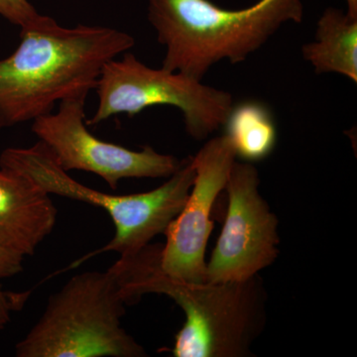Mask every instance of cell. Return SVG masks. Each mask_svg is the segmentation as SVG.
I'll use <instances>...</instances> for the list:
<instances>
[{"label": "cell", "mask_w": 357, "mask_h": 357, "mask_svg": "<svg viewBox=\"0 0 357 357\" xmlns=\"http://www.w3.org/2000/svg\"><path fill=\"white\" fill-rule=\"evenodd\" d=\"M126 306L109 270L73 276L49 298L41 318L15 345V356H147L122 328Z\"/></svg>", "instance_id": "obj_5"}, {"label": "cell", "mask_w": 357, "mask_h": 357, "mask_svg": "<svg viewBox=\"0 0 357 357\" xmlns=\"http://www.w3.org/2000/svg\"><path fill=\"white\" fill-rule=\"evenodd\" d=\"M303 57L317 75L340 74L357 83V17L328 7L317 24L314 41L305 44Z\"/></svg>", "instance_id": "obj_11"}, {"label": "cell", "mask_w": 357, "mask_h": 357, "mask_svg": "<svg viewBox=\"0 0 357 357\" xmlns=\"http://www.w3.org/2000/svg\"><path fill=\"white\" fill-rule=\"evenodd\" d=\"M95 89L98 105L86 126H96L114 115L132 117L148 107L168 105L181 110L185 131L198 141L222 128L234 105L227 91L181 73L152 69L132 53L105 64Z\"/></svg>", "instance_id": "obj_6"}, {"label": "cell", "mask_w": 357, "mask_h": 357, "mask_svg": "<svg viewBox=\"0 0 357 357\" xmlns=\"http://www.w3.org/2000/svg\"><path fill=\"white\" fill-rule=\"evenodd\" d=\"M236 157L257 162L273 152L277 141L274 117L266 105L255 100L234 105L225 123Z\"/></svg>", "instance_id": "obj_12"}, {"label": "cell", "mask_w": 357, "mask_h": 357, "mask_svg": "<svg viewBox=\"0 0 357 357\" xmlns=\"http://www.w3.org/2000/svg\"><path fill=\"white\" fill-rule=\"evenodd\" d=\"M257 169L234 162L225 190L229 206L222 234L206 263V281L243 282L279 255L278 218L259 192Z\"/></svg>", "instance_id": "obj_8"}, {"label": "cell", "mask_w": 357, "mask_h": 357, "mask_svg": "<svg viewBox=\"0 0 357 357\" xmlns=\"http://www.w3.org/2000/svg\"><path fill=\"white\" fill-rule=\"evenodd\" d=\"M22 255L0 245V279L9 278L23 270Z\"/></svg>", "instance_id": "obj_15"}, {"label": "cell", "mask_w": 357, "mask_h": 357, "mask_svg": "<svg viewBox=\"0 0 357 357\" xmlns=\"http://www.w3.org/2000/svg\"><path fill=\"white\" fill-rule=\"evenodd\" d=\"M26 299L27 294L7 292L0 283V331L3 330L10 321L11 312L20 310Z\"/></svg>", "instance_id": "obj_14"}, {"label": "cell", "mask_w": 357, "mask_h": 357, "mask_svg": "<svg viewBox=\"0 0 357 357\" xmlns=\"http://www.w3.org/2000/svg\"><path fill=\"white\" fill-rule=\"evenodd\" d=\"M236 154L229 136L208 140L192 157L195 178L187 201L167 227L161 266L173 278L206 282V251L213 229V204L225 190Z\"/></svg>", "instance_id": "obj_9"}, {"label": "cell", "mask_w": 357, "mask_h": 357, "mask_svg": "<svg viewBox=\"0 0 357 357\" xmlns=\"http://www.w3.org/2000/svg\"><path fill=\"white\" fill-rule=\"evenodd\" d=\"M148 20L166 54L162 68L203 81L223 60L243 62L286 23H300L303 0H258L225 9L210 0H147Z\"/></svg>", "instance_id": "obj_3"}, {"label": "cell", "mask_w": 357, "mask_h": 357, "mask_svg": "<svg viewBox=\"0 0 357 357\" xmlns=\"http://www.w3.org/2000/svg\"><path fill=\"white\" fill-rule=\"evenodd\" d=\"M0 168L22 174L49 195L93 204L109 213L115 227L114 238L102 248L79 258L75 267L100 253L114 251L121 256L131 255L164 234L184 206L195 178L189 157L153 191L124 196L107 194L70 177L41 141L31 147L7 148L0 154Z\"/></svg>", "instance_id": "obj_4"}, {"label": "cell", "mask_w": 357, "mask_h": 357, "mask_svg": "<svg viewBox=\"0 0 357 357\" xmlns=\"http://www.w3.org/2000/svg\"><path fill=\"white\" fill-rule=\"evenodd\" d=\"M57 215L48 192L22 174L0 168V245L23 257L34 255Z\"/></svg>", "instance_id": "obj_10"}, {"label": "cell", "mask_w": 357, "mask_h": 357, "mask_svg": "<svg viewBox=\"0 0 357 357\" xmlns=\"http://www.w3.org/2000/svg\"><path fill=\"white\" fill-rule=\"evenodd\" d=\"M0 15L20 30L38 24L44 17L28 0H0Z\"/></svg>", "instance_id": "obj_13"}, {"label": "cell", "mask_w": 357, "mask_h": 357, "mask_svg": "<svg viewBox=\"0 0 357 357\" xmlns=\"http://www.w3.org/2000/svg\"><path fill=\"white\" fill-rule=\"evenodd\" d=\"M162 245L148 243L109 268L124 304H137L150 293L175 301L185 316L175 337V357L252 356L253 342L266 324L267 294L259 276L217 283L178 280L162 269Z\"/></svg>", "instance_id": "obj_1"}, {"label": "cell", "mask_w": 357, "mask_h": 357, "mask_svg": "<svg viewBox=\"0 0 357 357\" xmlns=\"http://www.w3.org/2000/svg\"><path fill=\"white\" fill-rule=\"evenodd\" d=\"M347 2V13L352 17H357V0H345Z\"/></svg>", "instance_id": "obj_16"}, {"label": "cell", "mask_w": 357, "mask_h": 357, "mask_svg": "<svg viewBox=\"0 0 357 357\" xmlns=\"http://www.w3.org/2000/svg\"><path fill=\"white\" fill-rule=\"evenodd\" d=\"M20 44L0 61V133L53 112L61 100L96 89L102 67L135 45L105 26L68 28L44 16L20 30Z\"/></svg>", "instance_id": "obj_2"}, {"label": "cell", "mask_w": 357, "mask_h": 357, "mask_svg": "<svg viewBox=\"0 0 357 357\" xmlns=\"http://www.w3.org/2000/svg\"><path fill=\"white\" fill-rule=\"evenodd\" d=\"M88 95L76 93L61 100L57 114L43 115L32 123V132L66 172L96 174L116 190L123 178H169L180 168L183 161L152 147L133 151L93 135L86 128L84 112Z\"/></svg>", "instance_id": "obj_7"}]
</instances>
